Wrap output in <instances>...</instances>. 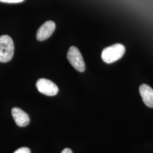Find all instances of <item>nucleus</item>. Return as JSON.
<instances>
[{"label": "nucleus", "mask_w": 153, "mask_h": 153, "mask_svg": "<svg viewBox=\"0 0 153 153\" xmlns=\"http://www.w3.org/2000/svg\"><path fill=\"white\" fill-rule=\"evenodd\" d=\"M56 25L52 21H48L43 23L39 28L36 33V39L39 41H43L52 35L54 32Z\"/></svg>", "instance_id": "39448f33"}, {"label": "nucleus", "mask_w": 153, "mask_h": 153, "mask_svg": "<svg viewBox=\"0 0 153 153\" xmlns=\"http://www.w3.org/2000/svg\"><path fill=\"white\" fill-rule=\"evenodd\" d=\"M61 153H73V152L71 149H70L69 148H66L65 149H64Z\"/></svg>", "instance_id": "9d476101"}, {"label": "nucleus", "mask_w": 153, "mask_h": 153, "mask_svg": "<svg viewBox=\"0 0 153 153\" xmlns=\"http://www.w3.org/2000/svg\"><path fill=\"white\" fill-rule=\"evenodd\" d=\"M14 45L12 39L8 35L0 36V62H7L11 60L14 55Z\"/></svg>", "instance_id": "f03ea898"}, {"label": "nucleus", "mask_w": 153, "mask_h": 153, "mask_svg": "<svg viewBox=\"0 0 153 153\" xmlns=\"http://www.w3.org/2000/svg\"><path fill=\"white\" fill-rule=\"evenodd\" d=\"M14 153H31V151L30 149L23 147L18 149Z\"/></svg>", "instance_id": "6e6552de"}, {"label": "nucleus", "mask_w": 153, "mask_h": 153, "mask_svg": "<svg viewBox=\"0 0 153 153\" xmlns=\"http://www.w3.org/2000/svg\"><path fill=\"white\" fill-rule=\"evenodd\" d=\"M11 114L16 123L19 126H26L30 123L29 116L22 109L14 107L11 110Z\"/></svg>", "instance_id": "423d86ee"}, {"label": "nucleus", "mask_w": 153, "mask_h": 153, "mask_svg": "<svg viewBox=\"0 0 153 153\" xmlns=\"http://www.w3.org/2000/svg\"><path fill=\"white\" fill-rule=\"evenodd\" d=\"M36 86L40 93L49 97L55 96L59 92V88L57 85L47 79H39L36 82Z\"/></svg>", "instance_id": "20e7f679"}, {"label": "nucleus", "mask_w": 153, "mask_h": 153, "mask_svg": "<svg viewBox=\"0 0 153 153\" xmlns=\"http://www.w3.org/2000/svg\"><path fill=\"white\" fill-rule=\"evenodd\" d=\"M25 0H0V2L9 4H17L23 2Z\"/></svg>", "instance_id": "1a4fd4ad"}, {"label": "nucleus", "mask_w": 153, "mask_h": 153, "mask_svg": "<svg viewBox=\"0 0 153 153\" xmlns=\"http://www.w3.org/2000/svg\"><path fill=\"white\" fill-rule=\"evenodd\" d=\"M126 52V47L123 44H114L105 48L102 52V59L104 62L111 64L120 60Z\"/></svg>", "instance_id": "f257e3e1"}, {"label": "nucleus", "mask_w": 153, "mask_h": 153, "mask_svg": "<svg viewBox=\"0 0 153 153\" xmlns=\"http://www.w3.org/2000/svg\"><path fill=\"white\" fill-rule=\"evenodd\" d=\"M140 93L144 103L150 108H153V89L146 84L140 87Z\"/></svg>", "instance_id": "0eeeda50"}, {"label": "nucleus", "mask_w": 153, "mask_h": 153, "mask_svg": "<svg viewBox=\"0 0 153 153\" xmlns=\"http://www.w3.org/2000/svg\"><path fill=\"white\" fill-rule=\"evenodd\" d=\"M67 58L71 65L76 71L83 72L85 71V64L82 55L76 47H70L67 53Z\"/></svg>", "instance_id": "7ed1b4c3"}]
</instances>
